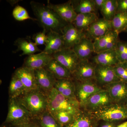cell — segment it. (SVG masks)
Listing matches in <instances>:
<instances>
[{
    "instance_id": "cell-29",
    "label": "cell",
    "mask_w": 127,
    "mask_h": 127,
    "mask_svg": "<svg viewBox=\"0 0 127 127\" xmlns=\"http://www.w3.org/2000/svg\"><path fill=\"white\" fill-rule=\"evenodd\" d=\"M80 109L81 108L51 114L58 123L64 127L74 120Z\"/></svg>"
},
{
    "instance_id": "cell-26",
    "label": "cell",
    "mask_w": 127,
    "mask_h": 127,
    "mask_svg": "<svg viewBox=\"0 0 127 127\" xmlns=\"http://www.w3.org/2000/svg\"><path fill=\"white\" fill-rule=\"evenodd\" d=\"M98 19L96 13L78 14L72 23L78 30L86 32L91 25Z\"/></svg>"
},
{
    "instance_id": "cell-5",
    "label": "cell",
    "mask_w": 127,
    "mask_h": 127,
    "mask_svg": "<svg viewBox=\"0 0 127 127\" xmlns=\"http://www.w3.org/2000/svg\"><path fill=\"white\" fill-rule=\"evenodd\" d=\"M92 113L99 121L121 123L127 119V107L126 104L113 103Z\"/></svg>"
},
{
    "instance_id": "cell-7",
    "label": "cell",
    "mask_w": 127,
    "mask_h": 127,
    "mask_svg": "<svg viewBox=\"0 0 127 127\" xmlns=\"http://www.w3.org/2000/svg\"><path fill=\"white\" fill-rule=\"evenodd\" d=\"M113 103L108 92L105 90L95 94L81 106V109L93 113Z\"/></svg>"
},
{
    "instance_id": "cell-44",
    "label": "cell",
    "mask_w": 127,
    "mask_h": 127,
    "mask_svg": "<svg viewBox=\"0 0 127 127\" xmlns=\"http://www.w3.org/2000/svg\"><path fill=\"white\" fill-rule=\"evenodd\" d=\"M123 32H127V27L125 29V30H124Z\"/></svg>"
},
{
    "instance_id": "cell-21",
    "label": "cell",
    "mask_w": 127,
    "mask_h": 127,
    "mask_svg": "<svg viewBox=\"0 0 127 127\" xmlns=\"http://www.w3.org/2000/svg\"><path fill=\"white\" fill-rule=\"evenodd\" d=\"M80 61L89 60L94 51V42L86 36L72 48Z\"/></svg>"
},
{
    "instance_id": "cell-45",
    "label": "cell",
    "mask_w": 127,
    "mask_h": 127,
    "mask_svg": "<svg viewBox=\"0 0 127 127\" xmlns=\"http://www.w3.org/2000/svg\"><path fill=\"white\" fill-rule=\"evenodd\" d=\"M126 106H127V102H126Z\"/></svg>"
},
{
    "instance_id": "cell-20",
    "label": "cell",
    "mask_w": 127,
    "mask_h": 127,
    "mask_svg": "<svg viewBox=\"0 0 127 127\" xmlns=\"http://www.w3.org/2000/svg\"><path fill=\"white\" fill-rule=\"evenodd\" d=\"M14 73L21 81L26 92L37 89L35 70L22 66L17 69Z\"/></svg>"
},
{
    "instance_id": "cell-16",
    "label": "cell",
    "mask_w": 127,
    "mask_h": 127,
    "mask_svg": "<svg viewBox=\"0 0 127 127\" xmlns=\"http://www.w3.org/2000/svg\"><path fill=\"white\" fill-rule=\"evenodd\" d=\"M47 5L67 23H72L77 15V14L74 10L71 0L58 4H53L50 1L48 0Z\"/></svg>"
},
{
    "instance_id": "cell-41",
    "label": "cell",
    "mask_w": 127,
    "mask_h": 127,
    "mask_svg": "<svg viewBox=\"0 0 127 127\" xmlns=\"http://www.w3.org/2000/svg\"><path fill=\"white\" fill-rule=\"evenodd\" d=\"M117 127H127V121L119 124Z\"/></svg>"
},
{
    "instance_id": "cell-38",
    "label": "cell",
    "mask_w": 127,
    "mask_h": 127,
    "mask_svg": "<svg viewBox=\"0 0 127 127\" xmlns=\"http://www.w3.org/2000/svg\"><path fill=\"white\" fill-rule=\"evenodd\" d=\"M11 127H41L40 124L37 119H34L26 124L16 126H12Z\"/></svg>"
},
{
    "instance_id": "cell-31",
    "label": "cell",
    "mask_w": 127,
    "mask_h": 127,
    "mask_svg": "<svg viewBox=\"0 0 127 127\" xmlns=\"http://www.w3.org/2000/svg\"><path fill=\"white\" fill-rule=\"evenodd\" d=\"M113 29L118 34L123 32L127 26V13L118 12L111 21Z\"/></svg>"
},
{
    "instance_id": "cell-27",
    "label": "cell",
    "mask_w": 127,
    "mask_h": 127,
    "mask_svg": "<svg viewBox=\"0 0 127 127\" xmlns=\"http://www.w3.org/2000/svg\"><path fill=\"white\" fill-rule=\"evenodd\" d=\"M72 4L77 14L96 13L93 0H71Z\"/></svg>"
},
{
    "instance_id": "cell-35",
    "label": "cell",
    "mask_w": 127,
    "mask_h": 127,
    "mask_svg": "<svg viewBox=\"0 0 127 127\" xmlns=\"http://www.w3.org/2000/svg\"><path fill=\"white\" fill-rule=\"evenodd\" d=\"M113 69L119 81L127 83V62L119 63Z\"/></svg>"
},
{
    "instance_id": "cell-42",
    "label": "cell",
    "mask_w": 127,
    "mask_h": 127,
    "mask_svg": "<svg viewBox=\"0 0 127 127\" xmlns=\"http://www.w3.org/2000/svg\"><path fill=\"white\" fill-rule=\"evenodd\" d=\"M11 125L7 123H5L4 122L3 123L1 124L0 127H11Z\"/></svg>"
},
{
    "instance_id": "cell-33",
    "label": "cell",
    "mask_w": 127,
    "mask_h": 127,
    "mask_svg": "<svg viewBox=\"0 0 127 127\" xmlns=\"http://www.w3.org/2000/svg\"><path fill=\"white\" fill-rule=\"evenodd\" d=\"M12 14L14 19L18 21H23L27 20L37 21L36 19L32 18L29 15L25 8L19 5L16 6L13 9Z\"/></svg>"
},
{
    "instance_id": "cell-4",
    "label": "cell",
    "mask_w": 127,
    "mask_h": 127,
    "mask_svg": "<svg viewBox=\"0 0 127 127\" xmlns=\"http://www.w3.org/2000/svg\"><path fill=\"white\" fill-rule=\"evenodd\" d=\"M33 119L30 113L16 98H9L8 113L5 123L16 126L27 124Z\"/></svg>"
},
{
    "instance_id": "cell-15",
    "label": "cell",
    "mask_w": 127,
    "mask_h": 127,
    "mask_svg": "<svg viewBox=\"0 0 127 127\" xmlns=\"http://www.w3.org/2000/svg\"><path fill=\"white\" fill-rule=\"evenodd\" d=\"M112 30L113 29L111 21L103 18H98L90 26L86 32V36L92 40H94Z\"/></svg>"
},
{
    "instance_id": "cell-43",
    "label": "cell",
    "mask_w": 127,
    "mask_h": 127,
    "mask_svg": "<svg viewBox=\"0 0 127 127\" xmlns=\"http://www.w3.org/2000/svg\"><path fill=\"white\" fill-rule=\"evenodd\" d=\"M19 1H20L16 0H7V2H9L12 6L17 3V2H19Z\"/></svg>"
},
{
    "instance_id": "cell-24",
    "label": "cell",
    "mask_w": 127,
    "mask_h": 127,
    "mask_svg": "<svg viewBox=\"0 0 127 127\" xmlns=\"http://www.w3.org/2000/svg\"><path fill=\"white\" fill-rule=\"evenodd\" d=\"M54 88L65 96L76 99L75 83L73 79H56Z\"/></svg>"
},
{
    "instance_id": "cell-3",
    "label": "cell",
    "mask_w": 127,
    "mask_h": 127,
    "mask_svg": "<svg viewBox=\"0 0 127 127\" xmlns=\"http://www.w3.org/2000/svg\"><path fill=\"white\" fill-rule=\"evenodd\" d=\"M47 97L48 111L51 113L81 108L76 99L65 96L55 88L47 94Z\"/></svg>"
},
{
    "instance_id": "cell-23",
    "label": "cell",
    "mask_w": 127,
    "mask_h": 127,
    "mask_svg": "<svg viewBox=\"0 0 127 127\" xmlns=\"http://www.w3.org/2000/svg\"><path fill=\"white\" fill-rule=\"evenodd\" d=\"M45 68L51 73L56 79H73L70 71L54 58Z\"/></svg>"
},
{
    "instance_id": "cell-25",
    "label": "cell",
    "mask_w": 127,
    "mask_h": 127,
    "mask_svg": "<svg viewBox=\"0 0 127 127\" xmlns=\"http://www.w3.org/2000/svg\"><path fill=\"white\" fill-rule=\"evenodd\" d=\"M14 45L17 47L15 52L22 51V54L21 56L24 55L30 56L34 54L36 52H42V51L37 47L35 42L32 41L30 38H18L15 41Z\"/></svg>"
},
{
    "instance_id": "cell-18",
    "label": "cell",
    "mask_w": 127,
    "mask_h": 127,
    "mask_svg": "<svg viewBox=\"0 0 127 127\" xmlns=\"http://www.w3.org/2000/svg\"><path fill=\"white\" fill-rule=\"evenodd\" d=\"M99 122L92 113L81 108L74 120L64 127H97Z\"/></svg>"
},
{
    "instance_id": "cell-37",
    "label": "cell",
    "mask_w": 127,
    "mask_h": 127,
    "mask_svg": "<svg viewBox=\"0 0 127 127\" xmlns=\"http://www.w3.org/2000/svg\"><path fill=\"white\" fill-rule=\"evenodd\" d=\"M117 13H127V0H117Z\"/></svg>"
},
{
    "instance_id": "cell-10",
    "label": "cell",
    "mask_w": 127,
    "mask_h": 127,
    "mask_svg": "<svg viewBox=\"0 0 127 127\" xmlns=\"http://www.w3.org/2000/svg\"><path fill=\"white\" fill-rule=\"evenodd\" d=\"M119 34L114 30L107 32L102 36L95 39L94 41L95 53H97L111 50L115 49L118 41Z\"/></svg>"
},
{
    "instance_id": "cell-19",
    "label": "cell",
    "mask_w": 127,
    "mask_h": 127,
    "mask_svg": "<svg viewBox=\"0 0 127 127\" xmlns=\"http://www.w3.org/2000/svg\"><path fill=\"white\" fill-rule=\"evenodd\" d=\"M53 59L52 56L42 52L28 56L25 59L23 66L34 70L44 68Z\"/></svg>"
},
{
    "instance_id": "cell-11",
    "label": "cell",
    "mask_w": 127,
    "mask_h": 127,
    "mask_svg": "<svg viewBox=\"0 0 127 127\" xmlns=\"http://www.w3.org/2000/svg\"><path fill=\"white\" fill-rule=\"evenodd\" d=\"M53 58L69 70L75 71L80 60L72 49L64 48L53 55Z\"/></svg>"
},
{
    "instance_id": "cell-6",
    "label": "cell",
    "mask_w": 127,
    "mask_h": 127,
    "mask_svg": "<svg viewBox=\"0 0 127 127\" xmlns=\"http://www.w3.org/2000/svg\"><path fill=\"white\" fill-rule=\"evenodd\" d=\"M74 81L75 97L80 104V107L89 98L104 90L98 85L94 79L83 82L78 81L75 79Z\"/></svg>"
},
{
    "instance_id": "cell-13",
    "label": "cell",
    "mask_w": 127,
    "mask_h": 127,
    "mask_svg": "<svg viewBox=\"0 0 127 127\" xmlns=\"http://www.w3.org/2000/svg\"><path fill=\"white\" fill-rule=\"evenodd\" d=\"M96 64L89 60L80 61L72 73L73 79L78 81H85L94 79Z\"/></svg>"
},
{
    "instance_id": "cell-34",
    "label": "cell",
    "mask_w": 127,
    "mask_h": 127,
    "mask_svg": "<svg viewBox=\"0 0 127 127\" xmlns=\"http://www.w3.org/2000/svg\"><path fill=\"white\" fill-rule=\"evenodd\" d=\"M119 62H127V42L119 40L115 49Z\"/></svg>"
},
{
    "instance_id": "cell-14",
    "label": "cell",
    "mask_w": 127,
    "mask_h": 127,
    "mask_svg": "<svg viewBox=\"0 0 127 127\" xmlns=\"http://www.w3.org/2000/svg\"><path fill=\"white\" fill-rule=\"evenodd\" d=\"M62 34L64 41V48L71 49L86 36V32L78 30L72 23H68L64 28Z\"/></svg>"
},
{
    "instance_id": "cell-36",
    "label": "cell",
    "mask_w": 127,
    "mask_h": 127,
    "mask_svg": "<svg viewBox=\"0 0 127 127\" xmlns=\"http://www.w3.org/2000/svg\"><path fill=\"white\" fill-rule=\"evenodd\" d=\"M46 33L45 31H43V32H38L34 35L33 39L37 46L45 45L47 39Z\"/></svg>"
},
{
    "instance_id": "cell-28",
    "label": "cell",
    "mask_w": 127,
    "mask_h": 127,
    "mask_svg": "<svg viewBox=\"0 0 127 127\" xmlns=\"http://www.w3.org/2000/svg\"><path fill=\"white\" fill-rule=\"evenodd\" d=\"M25 92L26 89L21 81L14 73L12 77L9 85V98H16Z\"/></svg>"
},
{
    "instance_id": "cell-2",
    "label": "cell",
    "mask_w": 127,
    "mask_h": 127,
    "mask_svg": "<svg viewBox=\"0 0 127 127\" xmlns=\"http://www.w3.org/2000/svg\"><path fill=\"white\" fill-rule=\"evenodd\" d=\"M30 113L33 119H37L48 111L47 95L38 89L25 92L16 98Z\"/></svg>"
},
{
    "instance_id": "cell-8",
    "label": "cell",
    "mask_w": 127,
    "mask_h": 127,
    "mask_svg": "<svg viewBox=\"0 0 127 127\" xmlns=\"http://www.w3.org/2000/svg\"><path fill=\"white\" fill-rule=\"evenodd\" d=\"M94 79L103 89L107 85L120 81L114 72L113 66L100 65H96Z\"/></svg>"
},
{
    "instance_id": "cell-32",
    "label": "cell",
    "mask_w": 127,
    "mask_h": 127,
    "mask_svg": "<svg viewBox=\"0 0 127 127\" xmlns=\"http://www.w3.org/2000/svg\"><path fill=\"white\" fill-rule=\"evenodd\" d=\"M41 127H63L58 123L48 111L37 118Z\"/></svg>"
},
{
    "instance_id": "cell-12",
    "label": "cell",
    "mask_w": 127,
    "mask_h": 127,
    "mask_svg": "<svg viewBox=\"0 0 127 127\" xmlns=\"http://www.w3.org/2000/svg\"><path fill=\"white\" fill-rule=\"evenodd\" d=\"M103 89L108 92L113 103L126 104L127 83L119 81L107 85Z\"/></svg>"
},
{
    "instance_id": "cell-39",
    "label": "cell",
    "mask_w": 127,
    "mask_h": 127,
    "mask_svg": "<svg viewBox=\"0 0 127 127\" xmlns=\"http://www.w3.org/2000/svg\"><path fill=\"white\" fill-rule=\"evenodd\" d=\"M99 122L97 127H117V125L120 123L118 122L104 121L101 120Z\"/></svg>"
},
{
    "instance_id": "cell-1",
    "label": "cell",
    "mask_w": 127,
    "mask_h": 127,
    "mask_svg": "<svg viewBox=\"0 0 127 127\" xmlns=\"http://www.w3.org/2000/svg\"><path fill=\"white\" fill-rule=\"evenodd\" d=\"M30 5L37 21L47 34L50 31L62 34L63 29L68 23L63 20L47 5L34 1H31Z\"/></svg>"
},
{
    "instance_id": "cell-30",
    "label": "cell",
    "mask_w": 127,
    "mask_h": 127,
    "mask_svg": "<svg viewBox=\"0 0 127 127\" xmlns=\"http://www.w3.org/2000/svg\"><path fill=\"white\" fill-rule=\"evenodd\" d=\"M117 0H106L100 11L103 18L111 21L117 13Z\"/></svg>"
},
{
    "instance_id": "cell-17",
    "label": "cell",
    "mask_w": 127,
    "mask_h": 127,
    "mask_svg": "<svg viewBox=\"0 0 127 127\" xmlns=\"http://www.w3.org/2000/svg\"><path fill=\"white\" fill-rule=\"evenodd\" d=\"M47 34V39L43 52L53 56L64 48V41L61 33L50 31Z\"/></svg>"
},
{
    "instance_id": "cell-40",
    "label": "cell",
    "mask_w": 127,
    "mask_h": 127,
    "mask_svg": "<svg viewBox=\"0 0 127 127\" xmlns=\"http://www.w3.org/2000/svg\"><path fill=\"white\" fill-rule=\"evenodd\" d=\"M93 1L96 10L101 11L106 0H93Z\"/></svg>"
},
{
    "instance_id": "cell-22",
    "label": "cell",
    "mask_w": 127,
    "mask_h": 127,
    "mask_svg": "<svg viewBox=\"0 0 127 127\" xmlns=\"http://www.w3.org/2000/svg\"><path fill=\"white\" fill-rule=\"evenodd\" d=\"M96 65L114 66L119 63L115 49H111L97 53L93 59Z\"/></svg>"
},
{
    "instance_id": "cell-9",
    "label": "cell",
    "mask_w": 127,
    "mask_h": 127,
    "mask_svg": "<svg viewBox=\"0 0 127 127\" xmlns=\"http://www.w3.org/2000/svg\"><path fill=\"white\" fill-rule=\"evenodd\" d=\"M37 88L47 95L54 88L56 79L45 68L35 70Z\"/></svg>"
}]
</instances>
